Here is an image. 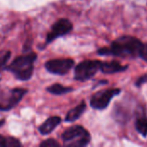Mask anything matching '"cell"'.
Wrapping results in <instances>:
<instances>
[{
	"instance_id": "cell-1",
	"label": "cell",
	"mask_w": 147,
	"mask_h": 147,
	"mask_svg": "<svg viewBox=\"0 0 147 147\" xmlns=\"http://www.w3.org/2000/svg\"><path fill=\"white\" fill-rule=\"evenodd\" d=\"M143 43L136 37L124 35L114 40L110 47L98 49L97 53L102 56H115L121 58H137L140 56Z\"/></svg>"
},
{
	"instance_id": "cell-2",
	"label": "cell",
	"mask_w": 147,
	"mask_h": 147,
	"mask_svg": "<svg viewBox=\"0 0 147 147\" xmlns=\"http://www.w3.org/2000/svg\"><path fill=\"white\" fill-rule=\"evenodd\" d=\"M36 59L37 54L33 52L17 56L10 65H7L5 70L13 73L16 78L18 80H29L34 73V64Z\"/></svg>"
},
{
	"instance_id": "cell-3",
	"label": "cell",
	"mask_w": 147,
	"mask_h": 147,
	"mask_svg": "<svg viewBox=\"0 0 147 147\" xmlns=\"http://www.w3.org/2000/svg\"><path fill=\"white\" fill-rule=\"evenodd\" d=\"M62 140L67 147H84L90 142V133L82 126L76 125L67 128L62 134Z\"/></svg>"
},
{
	"instance_id": "cell-4",
	"label": "cell",
	"mask_w": 147,
	"mask_h": 147,
	"mask_svg": "<svg viewBox=\"0 0 147 147\" xmlns=\"http://www.w3.org/2000/svg\"><path fill=\"white\" fill-rule=\"evenodd\" d=\"M102 61L100 60H84L75 68L74 78L78 81H86L92 78L101 69Z\"/></svg>"
},
{
	"instance_id": "cell-5",
	"label": "cell",
	"mask_w": 147,
	"mask_h": 147,
	"mask_svg": "<svg viewBox=\"0 0 147 147\" xmlns=\"http://www.w3.org/2000/svg\"><path fill=\"white\" fill-rule=\"evenodd\" d=\"M121 93V89L112 88L100 90L95 93L90 99V106L98 110H102L106 109L110 103L111 100Z\"/></svg>"
},
{
	"instance_id": "cell-6",
	"label": "cell",
	"mask_w": 147,
	"mask_h": 147,
	"mask_svg": "<svg viewBox=\"0 0 147 147\" xmlns=\"http://www.w3.org/2000/svg\"><path fill=\"white\" fill-rule=\"evenodd\" d=\"M75 62L71 59H54L45 63L46 70L56 75H65L73 67Z\"/></svg>"
},
{
	"instance_id": "cell-7",
	"label": "cell",
	"mask_w": 147,
	"mask_h": 147,
	"mask_svg": "<svg viewBox=\"0 0 147 147\" xmlns=\"http://www.w3.org/2000/svg\"><path fill=\"white\" fill-rule=\"evenodd\" d=\"M73 28V25L66 18H61L58 20L52 27L51 31L47 34V40H46V44H49L57 38L60 36L66 35L69 34Z\"/></svg>"
},
{
	"instance_id": "cell-8",
	"label": "cell",
	"mask_w": 147,
	"mask_h": 147,
	"mask_svg": "<svg viewBox=\"0 0 147 147\" xmlns=\"http://www.w3.org/2000/svg\"><path fill=\"white\" fill-rule=\"evenodd\" d=\"M128 68V65H123L116 60H112L109 62H102L101 71L105 74H113L121 71H124Z\"/></svg>"
},
{
	"instance_id": "cell-9",
	"label": "cell",
	"mask_w": 147,
	"mask_h": 147,
	"mask_svg": "<svg viewBox=\"0 0 147 147\" xmlns=\"http://www.w3.org/2000/svg\"><path fill=\"white\" fill-rule=\"evenodd\" d=\"M62 120L59 116H52L46 120V121L39 127V132L42 135L51 134L60 123Z\"/></svg>"
},
{
	"instance_id": "cell-10",
	"label": "cell",
	"mask_w": 147,
	"mask_h": 147,
	"mask_svg": "<svg viewBox=\"0 0 147 147\" xmlns=\"http://www.w3.org/2000/svg\"><path fill=\"white\" fill-rule=\"evenodd\" d=\"M85 109H86V103L84 101H83L78 106L71 109L67 113V115L65 118V121L66 122H73V121H77L84 114Z\"/></svg>"
},
{
	"instance_id": "cell-11",
	"label": "cell",
	"mask_w": 147,
	"mask_h": 147,
	"mask_svg": "<svg viewBox=\"0 0 147 147\" xmlns=\"http://www.w3.org/2000/svg\"><path fill=\"white\" fill-rule=\"evenodd\" d=\"M72 90H73L72 88L65 87V86H63L62 84H53L51 86L47 88V92H49L50 94H53V95H57V96L67 94Z\"/></svg>"
},
{
	"instance_id": "cell-12",
	"label": "cell",
	"mask_w": 147,
	"mask_h": 147,
	"mask_svg": "<svg viewBox=\"0 0 147 147\" xmlns=\"http://www.w3.org/2000/svg\"><path fill=\"white\" fill-rule=\"evenodd\" d=\"M135 128L136 131L140 134L142 136H147V117L146 115H142L137 118L135 121Z\"/></svg>"
},
{
	"instance_id": "cell-13",
	"label": "cell",
	"mask_w": 147,
	"mask_h": 147,
	"mask_svg": "<svg viewBox=\"0 0 147 147\" xmlns=\"http://www.w3.org/2000/svg\"><path fill=\"white\" fill-rule=\"evenodd\" d=\"M21 146V142L16 138L3 137L0 135V147H18Z\"/></svg>"
},
{
	"instance_id": "cell-14",
	"label": "cell",
	"mask_w": 147,
	"mask_h": 147,
	"mask_svg": "<svg viewBox=\"0 0 147 147\" xmlns=\"http://www.w3.org/2000/svg\"><path fill=\"white\" fill-rule=\"evenodd\" d=\"M10 52L7 51L5 53H3L2 55H0V71L3 70H5L7 67V63L10 58Z\"/></svg>"
},
{
	"instance_id": "cell-15",
	"label": "cell",
	"mask_w": 147,
	"mask_h": 147,
	"mask_svg": "<svg viewBox=\"0 0 147 147\" xmlns=\"http://www.w3.org/2000/svg\"><path fill=\"white\" fill-rule=\"evenodd\" d=\"M40 147H59L60 146V144L53 140V139H48V140H46L45 141L41 142L40 144Z\"/></svg>"
},
{
	"instance_id": "cell-16",
	"label": "cell",
	"mask_w": 147,
	"mask_h": 147,
	"mask_svg": "<svg viewBox=\"0 0 147 147\" xmlns=\"http://www.w3.org/2000/svg\"><path fill=\"white\" fill-rule=\"evenodd\" d=\"M140 57H141L145 61L147 62V43L143 44V47H142V50L140 52Z\"/></svg>"
},
{
	"instance_id": "cell-17",
	"label": "cell",
	"mask_w": 147,
	"mask_h": 147,
	"mask_svg": "<svg viewBox=\"0 0 147 147\" xmlns=\"http://www.w3.org/2000/svg\"><path fill=\"white\" fill-rule=\"evenodd\" d=\"M146 82H147V74H146V75H144V76L140 77V78L137 80V82H136V85H137V86H140L141 84H145V83H146Z\"/></svg>"
},
{
	"instance_id": "cell-18",
	"label": "cell",
	"mask_w": 147,
	"mask_h": 147,
	"mask_svg": "<svg viewBox=\"0 0 147 147\" xmlns=\"http://www.w3.org/2000/svg\"><path fill=\"white\" fill-rule=\"evenodd\" d=\"M5 123V121H4V120H0V127L3 125Z\"/></svg>"
}]
</instances>
